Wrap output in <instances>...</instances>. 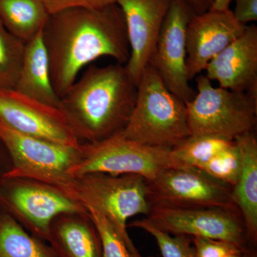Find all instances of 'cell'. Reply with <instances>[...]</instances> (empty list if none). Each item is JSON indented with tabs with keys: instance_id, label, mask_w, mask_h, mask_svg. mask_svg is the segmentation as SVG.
Segmentation results:
<instances>
[{
	"instance_id": "1",
	"label": "cell",
	"mask_w": 257,
	"mask_h": 257,
	"mask_svg": "<svg viewBox=\"0 0 257 257\" xmlns=\"http://www.w3.org/2000/svg\"><path fill=\"white\" fill-rule=\"evenodd\" d=\"M51 80L62 98L81 69L102 57L126 64L130 47L124 18L116 4L101 9L73 8L50 15L42 31Z\"/></svg>"
},
{
	"instance_id": "2",
	"label": "cell",
	"mask_w": 257,
	"mask_h": 257,
	"mask_svg": "<svg viewBox=\"0 0 257 257\" xmlns=\"http://www.w3.org/2000/svg\"><path fill=\"white\" fill-rule=\"evenodd\" d=\"M137 94L123 64L92 65L61 98L60 109L81 143H97L123 131Z\"/></svg>"
},
{
	"instance_id": "3",
	"label": "cell",
	"mask_w": 257,
	"mask_h": 257,
	"mask_svg": "<svg viewBox=\"0 0 257 257\" xmlns=\"http://www.w3.org/2000/svg\"><path fill=\"white\" fill-rule=\"evenodd\" d=\"M119 134L137 143L167 150L190 136L185 103L171 92L150 65L139 81L131 117Z\"/></svg>"
},
{
	"instance_id": "4",
	"label": "cell",
	"mask_w": 257,
	"mask_h": 257,
	"mask_svg": "<svg viewBox=\"0 0 257 257\" xmlns=\"http://www.w3.org/2000/svg\"><path fill=\"white\" fill-rule=\"evenodd\" d=\"M0 141L11 161V169L5 177L42 182L77 201L75 178L70 175V170L80 158L81 147L67 146L30 136L2 121Z\"/></svg>"
},
{
	"instance_id": "5",
	"label": "cell",
	"mask_w": 257,
	"mask_h": 257,
	"mask_svg": "<svg viewBox=\"0 0 257 257\" xmlns=\"http://www.w3.org/2000/svg\"><path fill=\"white\" fill-rule=\"evenodd\" d=\"M195 78L197 92L185 103L190 136L206 135L233 142L254 132L256 94L214 87L205 74Z\"/></svg>"
},
{
	"instance_id": "6",
	"label": "cell",
	"mask_w": 257,
	"mask_h": 257,
	"mask_svg": "<svg viewBox=\"0 0 257 257\" xmlns=\"http://www.w3.org/2000/svg\"><path fill=\"white\" fill-rule=\"evenodd\" d=\"M76 199L87 209L105 216L127 246L133 257H143L128 236L127 221L148 215L147 181L135 175L90 173L75 177Z\"/></svg>"
},
{
	"instance_id": "7",
	"label": "cell",
	"mask_w": 257,
	"mask_h": 257,
	"mask_svg": "<svg viewBox=\"0 0 257 257\" xmlns=\"http://www.w3.org/2000/svg\"><path fill=\"white\" fill-rule=\"evenodd\" d=\"M172 167H180L171 150L147 146L117 134L97 143H82L80 158L70 175L74 178L90 173L135 175L149 181Z\"/></svg>"
},
{
	"instance_id": "8",
	"label": "cell",
	"mask_w": 257,
	"mask_h": 257,
	"mask_svg": "<svg viewBox=\"0 0 257 257\" xmlns=\"http://www.w3.org/2000/svg\"><path fill=\"white\" fill-rule=\"evenodd\" d=\"M0 208L45 241L56 216L64 213L87 212L82 204L48 184L21 177L2 179Z\"/></svg>"
},
{
	"instance_id": "9",
	"label": "cell",
	"mask_w": 257,
	"mask_h": 257,
	"mask_svg": "<svg viewBox=\"0 0 257 257\" xmlns=\"http://www.w3.org/2000/svg\"><path fill=\"white\" fill-rule=\"evenodd\" d=\"M147 197L150 208L239 211L231 197V187L192 167H172L147 181Z\"/></svg>"
},
{
	"instance_id": "10",
	"label": "cell",
	"mask_w": 257,
	"mask_h": 257,
	"mask_svg": "<svg viewBox=\"0 0 257 257\" xmlns=\"http://www.w3.org/2000/svg\"><path fill=\"white\" fill-rule=\"evenodd\" d=\"M146 219L159 229L172 235H186L235 243L248 254L256 250L248 242L247 233L239 211L222 208H150Z\"/></svg>"
},
{
	"instance_id": "11",
	"label": "cell",
	"mask_w": 257,
	"mask_h": 257,
	"mask_svg": "<svg viewBox=\"0 0 257 257\" xmlns=\"http://www.w3.org/2000/svg\"><path fill=\"white\" fill-rule=\"evenodd\" d=\"M195 13L185 0H171L149 65L153 67L171 92L184 103L196 92L187 72V29Z\"/></svg>"
},
{
	"instance_id": "12",
	"label": "cell",
	"mask_w": 257,
	"mask_h": 257,
	"mask_svg": "<svg viewBox=\"0 0 257 257\" xmlns=\"http://www.w3.org/2000/svg\"><path fill=\"white\" fill-rule=\"evenodd\" d=\"M0 121L35 138L77 148L82 145L58 107L15 89L0 88Z\"/></svg>"
},
{
	"instance_id": "13",
	"label": "cell",
	"mask_w": 257,
	"mask_h": 257,
	"mask_svg": "<svg viewBox=\"0 0 257 257\" xmlns=\"http://www.w3.org/2000/svg\"><path fill=\"white\" fill-rule=\"evenodd\" d=\"M247 25L239 23L230 9L210 10L195 15L187 29V72L189 82L241 36Z\"/></svg>"
},
{
	"instance_id": "14",
	"label": "cell",
	"mask_w": 257,
	"mask_h": 257,
	"mask_svg": "<svg viewBox=\"0 0 257 257\" xmlns=\"http://www.w3.org/2000/svg\"><path fill=\"white\" fill-rule=\"evenodd\" d=\"M171 0H116L124 16L130 56L126 67L138 86L150 64Z\"/></svg>"
},
{
	"instance_id": "15",
	"label": "cell",
	"mask_w": 257,
	"mask_h": 257,
	"mask_svg": "<svg viewBox=\"0 0 257 257\" xmlns=\"http://www.w3.org/2000/svg\"><path fill=\"white\" fill-rule=\"evenodd\" d=\"M206 77L219 87L257 95V28L246 27L242 35L231 42L207 64Z\"/></svg>"
},
{
	"instance_id": "16",
	"label": "cell",
	"mask_w": 257,
	"mask_h": 257,
	"mask_svg": "<svg viewBox=\"0 0 257 257\" xmlns=\"http://www.w3.org/2000/svg\"><path fill=\"white\" fill-rule=\"evenodd\" d=\"M57 257H101L100 236L89 213H64L51 222L47 241Z\"/></svg>"
},
{
	"instance_id": "17",
	"label": "cell",
	"mask_w": 257,
	"mask_h": 257,
	"mask_svg": "<svg viewBox=\"0 0 257 257\" xmlns=\"http://www.w3.org/2000/svg\"><path fill=\"white\" fill-rule=\"evenodd\" d=\"M241 155V168L231 197L246 227L248 242L253 249L257 245V140L254 132L234 140Z\"/></svg>"
},
{
	"instance_id": "18",
	"label": "cell",
	"mask_w": 257,
	"mask_h": 257,
	"mask_svg": "<svg viewBox=\"0 0 257 257\" xmlns=\"http://www.w3.org/2000/svg\"><path fill=\"white\" fill-rule=\"evenodd\" d=\"M42 31L25 44L21 67L14 89L60 109L61 99L56 94L51 80L50 62Z\"/></svg>"
},
{
	"instance_id": "19",
	"label": "cell",
	"mask_w": 257,
	"mask_h": 257,
	"mask_svg": "<svg viewBox=\"0 0 257 257\" xmlns=\"http://www.w3.org/2000/svg\"><path fill=\"white\" fill-rule=\"evenodd\" d=\"M50 15L41 0H0V20L24 44L43 30Z\"/></svg>"
},
{
	"instance_id": "20",
	"label": "cell",
	"mask_w": 257,
	"mask_h": 257,
	"mask_svg": "<svg viewBox=\"0 0 257 257\" xmlns=\"http://www.w3.org/2000/svg\"><path fill=\"white\" fill-rule=\"evenodd\" d=\"M0 257H57L43 240L28 234L0 208Z\"/></svg>"
},
{
	"instance_id": "21",
	"label": "cell",
	"mask_w": 257,
	"mask_h": 257,
	"mask_svg": "<svg viewBox=\"0 0 257 257\" xmlns=\"http://www.w3.org/2000/svg\"><path fill=\"white\" fill-rule=\"evenodd\" d=\"M233 142L206 135L189 136L172 149L171 153L179 167L199 169Z\"/></svg>"
},
{
	"instance_id": "22",
	"label": "cell",
	"mask_w": 257,
	"mask_h": 257,
	"mask_svg": "<svg viewBox=\"0 0 257 257\" xmlns=\"http://www.w3.org/2000/svg\"><path fill=\"white\" fill-rule=\"evenodd\" d=\"M24 50L25 44L10 34L0 20V88L14 89Z\"/></svg>"
},
{
	"instance_id": "23",
	"label": "cell",
	"mask_w": 257,
	"mask_h": 257,
	"mask_svg": "<svg viewBox=\"0 0 257 257\" xmlns=\"http://www.w3.org/2000/svg\"><path fill=\"white\" fill-rule=\"evenodd\" d=\"M240 168L241 155L237 145L233 142L198 170L231 189L236 183Z\"/></svg>"
},
{
	"instance_id": "24",
	"label": "cell",
	"mask_w": 257,
	"mask_h": 257,
	"mask_svg": "<svg viewBox=\"0 0 257 257\" xmlns=\"http://www.w3.org/2000/svg\"><path fill=\"white\" fill-rule=\"evenodd\" d=\"M127 227H135L147 231L153 236L162 257H195L191 236L172 235L159 229L146 218L134 221Z\"/></svg>"
},
{
	"instance_id": "25",
	"label": "cell",
	"mask_w": 257,
	"mask_h": 257,
	"mask_svg": "<svg viewBox=\"0 0 257 257\" xmlns=\"http://www.w3.org/2000/svg\"><path fill=\"white\" fill-rule=\"evenodd\" d=\"M100 236L101 257H133L124 241L105 216L92 209H87Z\"/></svg>"
},
{
	"instance_id": "26",
	"label": "cell",
	"mask_w": 257,
	"mask_h": 257,
	"mask_svg": "<svg viewBox=\"0 0 257 257\" xmlns=\"http://www.w3.org/2000/svg\"><path fill=\"white\" fill-rule=\"evenodd\" d=\"M195 257H225L229 253L242 251L239 246L229 241L204 237H192Z\"/></svg>"
},
{
	"instance_id": "27",
	"label": "cell",
	"mask_w": 257,
	"mask_h": 257,
	"mask_svg": "<svg viewBox=\"0 0 257 257\" xmlns=\"http://www.w3.org/2000/svg\"><path fill=\"white\" fill-rule=\"evenodd\" d=\"M48 12L52 15L64 10L73 8L96 10L116 4V0H41Z\"/></svg>"
},
{
	"instance_id": "28",
	"label": "cell",
	"mask_w": 257,
	"mask_h": 257,
	"mask_svg": "<svg viewBox=\"0 0 257 257\" xmlns=\"http://www.w3.org/2000/svg\"><path fill=\"white\" fill-rule=\"evenodd\" d=\"M235 2L233 12L235 18L239 23L247 25L257 20V0H233Z\"/></svg>"
},
{
	"instance_id": "29",
	"label": "cell",
	"mask_w": 257,
	"mask_h": 257,
	"mask_svg": "<svg viewBox=\"0 0 257 257\" xmlns=\"http://www.w3.org/2000/svg\"><path fill=\"white\" fill-rule=\"evenodd\" d=\"M195 13V15H201L209 11L212 8L215 0H185Z\"/></svg>"
},
{
	"instance_id": "30",
	"label": "cell",
	"mask_w": 257,
	"mask_h": 257,
	"mask_svg": "<svg viewBox=\"0 0 257 257\" xmlns=\"http://www.w3.org/2000/svg\"><path fill=\"white\" fill-rule=\"evenodd\" d=\"M11 169V161L6 149L0 141V182Z\"/></svg>"
},
{
	"instance_id": "31",
	"label": "cell",
	"mask_w": 257,
	"mask_h": 257,
	"mask_svg": "<svg viewBox=\"0 0 257 257\" xmlns=\"http://www.w3.org/2000/svg\"><path fill=\"white\" fill-rule=\"evenodd\" d=\"M233 0H215L211 10H224L229 9L230 4Z\"/></svg>"
},
{
	"instance_id": "32",
	"label": "cell",
	"mask_w": 257,
	"mask_h": 257,
	"mask_svg": "<svg viewBox=\"0 0 257 257\" xmlns=\"http://www.w3.org/2000/svg\"><path fill=\"white\" fill-rule=\"evenodd\" d=\"M225 257H252L249 256V255L246 254V253L243 252L242 251H236V252H233L229 253V254L226 255Z\"/></svg>"
},
{
	"instance_id": "33",
	"label": "cell",
	"mask_w": 257,
	"mask_h": 257,
	"mask_svg": "<svg viewBox=\"0 0 257 257\" xmlns=\"http://www.w3.org/2000/svg\"><path fill=\"white\" fill-rule=\"evenodd\" d=\"M149 257H155V256H150Z\"/></svg>"
}]
</instances>
